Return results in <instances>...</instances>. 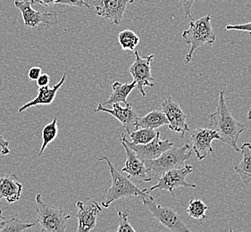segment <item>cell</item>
<instances>
[{"mask_svg": "<svg viewBox=\"0 0 251 232\" xmlns=\"http://www.w3.org/2000/svg\"><path fill=\"white\" fill-rule=\"evenodd\" d=\"M5 218L3 216V213H2V210L0 209V231H1V229H2V226H3V223L5 222Z\"/></svg>", "mask_w": 251, "mask_h": 232, "instance_id": "e575fe53", "label": "cell"}, {"mask_svg": "<svg viewBox=\"0 0 251 232\" xmlns=\"http://www.w3.org/2000/svg\"><path fill=\"white\" fill-rule=\"evenodd\" d=\"M208 118L210 121V129L218 134L219 140L231 146L235 151L241 152L238 147V140L244 131V124L237 121L231 116L226 105L224 90L219 93V100L216 111L211 113Z\"/></svg>", "mask_w": 251, "mask_h": 232, "instance_id": "6da1fadb", "label": "cell"}, {"mask_svg": "<svg viewBox=\"0 0 251 232\" xmlns=\"http://www.w3.org/2000/svg\"><path fill=\"white\" fill-rule=\"evenodd\" d=\"M56 4L71 5V6H77V7H87L90 8V5L86 3L84 0H56Z\"/></svg>", "mask_w": 251, "mask_h": 232, "instance_id": "83f0119b", "label": "cell"}, {"mask_svg": "<svg viewBox=\"0 0 251 232\" xmlns=\"http://www.w3.org/2000/svg\"><path fill=\"white\" fill-rule=\"evenodd\" d=\"M35 0H15V5L21 11L23 20L26 27L33 28L38 25L53 26L56 24V14L54 13H41L31 7Z\"/></svg>", "mask_w": 251, "mask_h": 232, "instance_id": "30bf717a", "label": "cell"}, {"mask_svg": "<svg viewBox=\"0 0 251 232\" xmlns=\"http://www.w3.org/2000/svg\"><path fill=\"white\" fill-rule=\"evenodd\" d=\"M192 148L189 144L180 147H173L164 152L156 159L146 160L145 165L152 179H158L164 173L174 168L183 166L184 162L192 155Z\"/></svg>", "mask_w": 251, "mask_h": 232, "instance_id": "277c9868", "label": "cell"}, {"mask_svg": "<svg viewBox=\"0 0 251 232\" xmlns=\"http://www.w3.org/2000/svg\"><path fill=\"white\" fill-rule=\"evenodd\" d=\"M99 160L106 162L111 175L110 186L105 189V194L101 202V205L105 208L109 207L112 202L118 199L129 197H141L145 195L146 193L143 191V189L137 187L129 177L124 176L118 171H116L108 157H100Z\"/></svg>", "mask_w": 251, "mask_h": 232, "instance_id": "7a4b0ae2", "label": "cell"}, {"mask_svg": "<svg viewBox=\"0 0 251 232\" xmlns=\"http://www.w3.org/2000/svg\"></svg>", "mask_w": 251, "mask_h": 232, "instance_id": "74e56055", "label": "cell"}, {"mask_svg": "<svg viewBox=\"0 0 251 232\" xmlns=\"http://www.w3.org/2000/svg\"><path fill=\"white\" fill-rule=\"evenodd\" d=\"M208 206L201 199H192L189 203V206L186 209L187 213L191 218L199 220V221H206V212L208 210Z\"/></svg>", "mask_w": 251, "mask_h": 232, "instance_id": "cb8c5ba5", "label": "cell"}, {"mask_svg": "<svg viewBox=\"0 0 251 232\" xmlns=\"http://www.w3.org/2000/svg\"><path fill=\"white\" fill-rule=\"evenodd\" d=\"M226 30H236L247 31L251 34V22L243 23V24H236V25H227L226 27Z\"/></svg>", "mask_w": 251, "mask_h": 232, "instance_id": "f546056e", "label": "cell"}, {"mask_svg": "<svg viewBox=\"0 0 251 232\" xmlns=\"http://www.w3.org/2000/svg\"><path fill=\"white\" fill-rule=\"evenodd\" d=\"M132 0H94L96 15L111 21L112 23L120 25L127 5Z\"/></svg>", "mask_w": 251, "mask_h": 232, "instance_id": "7c38bea8", "label": "cell"}, {"mask_svg": "<svg viewBox=\"0 0 251 232\" xmlns=\"http://www.w3.org/2000/svg\"><path fill=\"white\" fill-rule=\"evenodd\" d=\"M214 139L219 140V136L212 129L201 128L191 132L190 136L191 148L200 161L205 159L208 154L214 151L212 147V142Z\"/></svg>", "mask_w": 251, "mask_h": 232, "instance_id": "4fadbf2b", "label": "cell"}, {"mask_svg": "<svg viewBox=\"0 0 251 232\" xmlns=\"http://www.w3.org/2000/svg\"><path fill=\"white\" fill-rule=\"evenodd\" d=\"M55 1L56 0H35L36 3L44 5L46 7H49V6H50L53 4H55Z\"/></svg>", "mask_w": 251, "mask_h": 232, "instance_id": "836d02e7", "label": "cell"}, {"mask_svg": "<svg viewBox=\"0 0 251 232\" xmlns=\"http://www.w3.org/2000/svg\"><path fill=\"white\" fill-rule=\"evenodd\" d=\"M94 112H105L110 114L117 121H120L121 124L125 128L128 134L131 132L132 128H135L136 121L139 118L137 113L133 110L131 104L129 103H127L125 107L121 106L119 103L113 104L112 109L106 108L100 103Z\"/></svg>", "mask_w": 251, "mask_h": 232, "instance_id": "2e32d148", "label": "cell"}, {"mask_svg": "<svg viewBox=\"0 0 251 232\" xmlns=\"http://www.w3.org/2000/svg\"><path fill=\"white\" fill-rule=\"evenodd\" d=\"M78 212L76 218L78 220L77 232H91L97 225V218L100 213L101 207L98 203L91 200L88 203L78 201L76 203Z\"/></svg>", "mask_w": 251, "mask_h": 232, "instance_id": "9a60e30c", "label": "cell"}, {"mask_svg": "<svg viewBox=\"0 0 251 232\" xmlns=\"http://www.w3.org/2000/svg\"><path fill=\"white\" fill-rule=\"evenodd\" d=\"M161 107L168 120L169 129L176 133H181V138H183L190 129L187 123V116L180 105L172 96H168L163 100Z\"/></svg>", "mask_w": 251, "mask_h": 232, "instance_id": "8fae6325", "label": "cell"}, {"mask_svg": "<svg viewBox=\"0 0 251 232\" xmlns=\"http://www.w3.org/2000/svg\"><path fill=\"white\" fill-rule=\"evenodd\" d=\"M177 1L182 6V8L184 10V14H185V17H188V18L192 20L193 17L191 15V6L195 2V0H177Z\"/></svg>", "mask_w": 251, "mask_h": 232, "instance_id": "f1b7e54d", "label": "cell"}, {"mask_svg": "<svg viewBox=\"0 0 251 232\" xmlns=\"http://www.w3.org/2000/svg\"><path fill=\"white\" fill-rule=\"evenodd\" d=\"M36 81H37V85L39 87L49 86L50 82V77L47 73H42Z\"/></svg>", "mask_w": 251, "mask_h": 232, "instance_id": "1f68e13d", "label": "cell"}, {"mask_svg": "<svg viewBox=\"0 0 251 232\" xmlns=\"http://www.w3.org/2000/svg\"><path fill=\"white\" fill-rule=\"evenodd\" d=\"M37 205V222L41 227L42 232H66L67 222L71 219L70 214L65 213L60 209L42 201L41 193L36 196Z\"/></svg>", "mask_w": 251, "mask_h": 232, "instance_id": "5b68a950", "label": "cell"}, {"mask_svg": "<svg viewBox=\"0 0 251 232\" xmlns=\"http://www.w3.org/2000/svg\"><path fill=\"white\" fill-rule=\"evenodd\" d=\"M141 201L144 207L151 212L153 217L159 222L162 226L171 232H191L186 226L181 215L170 207H162L155 201L150 194L141 196Z\"/></svg>", "mask_w": 251, "mask_h": 232, "instance_id": "8992f818", "label": "cell"}, {"mask_svg": "<svg viewBox=\"0 0 251 232\" xmlns=\"http://www.w3.org/2000/svg\"><path fill=\"white\" fill-rule=\"evenodd\" d=\"M128 217H129V209L118 211V213H117V220H116V232H136L135 229L131 226V224H130V222L128 221Z\"/></svg>", "mask_w": 251, "mask_h": 232, "instance_id": "4316f807", "label": "cell"}, {"mask_svg": "<svg viewBox=\"0 0 251 232\" xmlns=\"http://www.w3.org/2000/svg\"><path fill=\"white\" fill-rule=\"evenodd\" d=\"M41 74V69L40 67H32L30 68V71L28 72V77L30 81H37L38 78Z\"/></svg>", "mask_w": 251, "mask_h": 232, "instance_id": "d6a6232c", "label": "cell"}, {"mask_svg": "<svg viewBox=\"0 0 251 232\" xmlns=\"http://www.w3.org/2000/svg\"><path fill=\"white\" fill-rule=\"evenodd\" d=\"M120 139L126 142V145L135 152L137 157L143 162L146 160L156 159L157 157H160L164 152L174 146V143L169 139L161 140L159 132H157L156 136L147 144H133L131 142H129L126 138V133H122Z\"/></svg>", "mask_w": 251, "mask_h": 232, "instance_id": "ba28073f", "label": "cell"}, {"mask_svg": "<svg viewBox=\"0 0 251 232\" xmlns=\"http://www.w3.org/2000/svg\"><path fill=\"white\" fill-rule=\"evenodd\" d=\"M0 148H1V155L2 156H6L10 154V149H9V142L6 141L5 138L0 134Z\"/></svg>", "mask_w": 251, "mask_h": 232, "instance_id": "4dcf8cb0", "label": "cell"}, {"mask_svg": "<svg viewBox=\"0 0 251 232\" xmlns=\"http://www.w3.org/2000/svg\"><path fill=\"white\" fill-rule=\"evenodd\" d=\"M132 1H134V0H132Z\"/></svg>", "mask_w": 251, "mask_h": 232, "instance_id": "8d00e7d4", "label": "cell"}, {"mask_svg": "<svg viewBox=\"0 0 251 232\" xmlns=\"http://www.w3.org/2000/svg\"><path fill=\"white\" fill-rule=\"evenodd\" d=\"M22 190L23 185L15 175L0 177V200L5 198L8 204L17 202L20 199Z\"/></svg>", "mask_w": 251, "mask_h": 232, "instance_id": "ac0fdd59", "label": "cell"}, {"mask_svg": "<svg viewBox=\"0 0 251 232\" xmlns=\"http://www.w3.org/2000/svg\"><path fill=\"white\" fill-rule=\"evenodd\" d=\"M248 120L251 121V109L249 111V113H248Z\"/></svg>", "mask_w": 251, "mask_h": 232, "instance_id": "d590c367", "label": "cell"}, {"mask_svg": "<svg viewBox=\"0 0 251 232\" xmlns=\"http://www.w3.org/2000/svg\"><path fill=\"white\" fill-rule=\"evenodd\" d=\"M164 125H168V120L166 115L162 111L152 110L147 116L138 118L135 123V129L150 128L156 130Z\"/></svg>", "mask_w": 251, "mask_h": 232, "instance_id": "44dd1931", "label": "cell"}, {"mask_svg": "<svg viewBox=\"0 0 251 232\" xmlns=\"http://www.w3.org/2000/svg\"><path fill=\"white\" fill-rule=\"evenodd\" d=\"M136 88V83L132 81L131 83L122 84L119 81H116L112 84V93L105 105H113L116 103L127 104V97L131 94V91Z\"/></svg>", "mask_w": 251, "mask_h": 232, "instance_id": "ffe728a7", "label": "cell"}, {"mask_svg": "<svg viewBox=\"0 0 251 232\" xmlns=\"http://www.w3.org/2000/svg\"><path fill=\"white\" fill-rule=\"evenodd\" d=\"M193 172V167L189 164H184L179 168H174L167 172H164L158 179L157 183L150 188H143L146 194H150L154 190H166L170 192L172 196L176 197V188L181 187H192L196 188L195 184H191L186 181V178Z\"/></svg>", "mask_w": 251, "mask_h": 232, "instance_id": "52a82bcc", "label": "cell"}, {"mask_svg": "<svg viewBox=\"0 0 251 232\" xmlns=\"http://www.w3.org/2000/svg\"><path fill=\"white\" fill-rule=\"evenodd\" d=\"M242 154V160L234 166V171L240 176L244 184L251 182V144L244 142L240 148Z\"/></svg>", "mask_w": 251, "mask_h": 232, "instance_id": "d6986e66", "label": "cell"}, {"mask_svg": "<svg viewBox=\"0 0 251 232\" xmlns=\"http://www.w3.org/2000/svg\"><path fill=\"white\" fill-rule=\"evenodd\" d=\"M34 225H35V222L28 223L15 217H9V219H5L0 232H24L30 228L33 227Z\"/></svg>", "mask_w": 251, "mask_h": 232, "instance_id": "484cf974", "label": "cell"}, {"mask_svg": "<svg viewBox=\"0 0 251 232\" xmlns=\"http://www.w3.org/2000/svg\"><path fill=\"white\" fill-rule=\"evenodd\" d=\"M66 73H64L63 77L61 78L60 81H58L57 84L50 88V86L39 87L38 90V95L35 98L31 101L26 103L25 105L19 108L18 112L23 113L31 106H40V105H51L55 100L56 93L60 90L61 87L64 84L66 81Z\"/></svg>", "mask_w": 251, "mask_h": 232, "instance_id": "e0dca14e", "label": "cell"}, {"mask_svg": "<svg viewBox=\"0 0 251 232\" xmlns=\"http://www.w3.org/2000/svg\"><path fill=\"white\" fill-rule=\"evenodd\" d=\"M120 140L126 153V164L122 169V172H126L129 178L135 179L137 182H151L152 178L148 168L146 167L145 162L137 157L135 152L127 146L126 142L122 139Z\"/></svg>", "mask_w": 251, "mask_h": 232, "instance_id": "5bb4252c", "label": "cell"}, {"mask_svg": "<svg viewBox=\"0 0 251 232\" xmlns=\"http://www.w3.org/2000/svg\"><path fill=\"white\" fill-rule=\"evenodd\" d=\"M157 132L158 131L155 129L140 128L136 129V131H131L129 136L131 138V143L133 144H147L156 136Z\"/></svg>", "mask_w": 251, "mask_h": 232, "instance_id": "d4e9b609", "label": "cell"}, {"mask_svg": "<svg viewBox=\"0 0 251 232\" xmlns=\"http://www.w3.org/2000/svg\"><path fill=\"white\" fill-rule=\"evenodd\" d=\"M58 134V127H57V119L54 118L53 121L50 123L47 124L44 129L42 130L41 137H42V145L40 148V153H39V157H40L43 152L45 151L47 146L50 144L51 142L54 141L55 138L57 137Z\"/></svg>", "mask_w": 251, "mask_h": 232, "instance_id": "7402d4cb", "label": "cell"}, {"mask_svg": "<svg viewBox=\"0 0 251 232\" xmlns=\"http://www.w3.org/2000/svg\"><path fill=\"white\" fill-rule=\"evenodd\" d=\"M140 41V37L131 30H123L118 34V42L123 50H135Z\"/></svg>", "mask_w": 251, "mask_h": 232, "instance_id": "603a6c76", "label": "cell"}, {"mask_svg": "<svg viewBox=\"0 0 251 232\" xmlns=\"http://www.w3.org/2000/svg\"><path fill=\"white\" fill-rule=\"evenodd\" d=\"M135 61L129 68V72L133 77V81L136 83L137 90L141 92L142 96H146L144 88L154 87L155 79L151 75V64L154 55H149L145 57H141L139 52L134 51Z\"/></svg>", "mask_w": 251, "mask_h": 232, "instance_id": "9c48e42d", "label": "cell"}, {"mask_svg": "<svg viewBox=\"0 0 251 232\" xmlns=\"http://www.w3.org/2000/svg\"><path fill=\"white\" fill-rule=\"evenodd\" d=\"M189 25V29L184 30L181 35L186 44L190 46V50L185 56L186 65L191 62L197 48L202 46H212L216 41L211 25V15H206L198 20L192 19Z\"/></svg>", "mask_w": 251, "mask_h": 232, "instance_id": "3957f363", "label": "cell"}]
</instances>
